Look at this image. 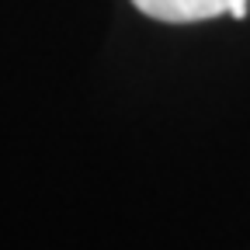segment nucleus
Instances as JSON below:
<instances>
[{
  "instance_id": "obj_1",
  "label": "nucleus",
  "mask_w": 250,
  "mask_h": 250,
  "mask_svg": "<svg viewBox=\"0 0 250 250\" xmlns=\"http://www.w3.org/2000/svg\"><path fill=\"white\" fill-rule=\"evenodd\" d=\"M250 0H132V7L164 24H195L212 18H247Z\"/></svg>"
}]
</instances>
